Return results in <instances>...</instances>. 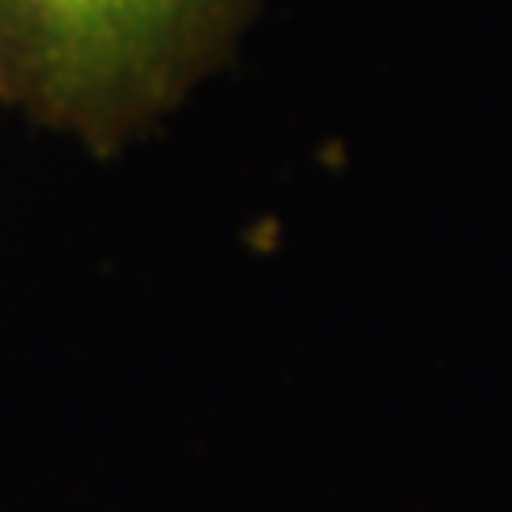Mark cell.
Returning <instances> with one entry per match:
<instances>
[{
    "instance_id": "obj_1",
    "label": "cell",
    "mask_w": 512,
    "mask_h": 512,
    "mask_svg": "<svg viewBox=\"0 0 512 512\" xmlns=\"http://www.w3.org/2000/svg\"><path fill=\"white\" fill-rule=\"evenodd\" d=\"M239 0H0V103L114 152L213 65Z\"/></svg>"
}]
</instances>
